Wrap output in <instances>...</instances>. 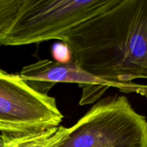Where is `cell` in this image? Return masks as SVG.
<instances>
[{
    "label": "cell",
    "mask_w": 147,
    "mask_h": 147,
    "mask_svg": "<svg viewBox=\"0 0 147 147\" xmlns=\"http://www.w3.org/2000/svg\"><path fill=\"white\" fill-rule=\"evenodd\" d=\"M134 93L140 94L141 96H144L147 98V85L138 84L137 83Z\"/></svg>",
    "instance_id": "9"
},
{
    "label": "cell",
    "mask_w": 147,
    "mask_h": 147,
    "mask_svg": "<svg viewBox=\"0 0 147 147\" xmlns=\"http://www.w3.org/2000/svg\"><path fill=\"white\" fill-rule=\"evenodd\" d=\"M23 0H0V34L12 22Z\"/></svg>",
    "instance_id": "7"
},
{
    "label": "cell",
    "mask_w": 147,
    "mask_h": 147,
    "mask_svg": "<svg viewBox=\"0 0 147 147\" xmlns=\"http://www.w3.org/2000/svg\"><path fill=\"white\" fill-rule=\"evenodd\" d=\"M72 61L116 85L147 79V0L117 3L66 33Z\"/></svg>",
    "instance_id": "1"
},
{
    "label": "cell",
    "mask_w": 147,
    "mask_h": 147,
    "mask_svg": "<svg viewBox=\"0 0 147 147\" xmlns=\"http://www.w3.org/2000/svg\"><path fill=\"white\" fill-rule=\"evenodd\" d=\"M53 56L56 59V62L61 63H67L70 62V57H71L70 50L68 47L63 43L57 44L53 47Z\"/></svg>",
    "instance_id": "8"
},
{
    "label": "cell",
    "mask_w": 147,
    "mask_h": 147,
    "mask_svg": "<svg viewBox=\"0 0 147 147\" xmlns=\"http://www.w3.org/2000/svg\"><path fill=\"white\" fill-rule=\"evenodd\" d=\"M63 115L55 98L30 87L20 75L0 69V133L20 137L57 127Z\"/></svg>",
    "instance_id": "4"
},
{
    "label": "cell",
    "mask_w": 147,
    "mask_h": 147,
    "mask_svg": "<svg viewBox=\"0 0 147 147\" xmlns=\"http://www.w3.org/2000/svg\"><path fill=\"white\" fill-rule=\"evenodd\" d=\"M51 147H147V120L126 96L100 99Z\"/></svg>",
    "instance_id": "3"
},
{
    "label": "cell",
    "mask_w": 147,
    "mask_h": 147,
    "mask_svg": "<svg viewBox=\"0 0 147 147\" xmlns=\"http://www.w3.org/2000/svg\"><path fill=\"white\" fill-rule=\"evenodd\" d=\"M118 0H23L0 34V45L22 46L62 40L72 29L106 11Z\"/></svg>",
    "instance_id": "2"
},
{
    "label": "cell",
    "mask_w": 147,
    "mask_h": 147,
    "mask_svg": "<svg viewBox=\"0 0 147 147\" xmlns=\"http://www.w3.org/2000/svg\"><path fill=\"white\" fill-rule=\"evenodd\" d=\"M20 76L29 86L43 94H48L57 83H76L82 89L80 106L93 103L109 88H116L123 93H134L135 83L116 85L97 78L80 69L71 60L61 63L41 60L22 67Z\"/></svg>",
    "instance_id": "5"
},
{
    "label": "cell",
    "mask_w": 147,
    "mask_h": 147,
    "mask_svg": "<svg viewBox=\"0 0 147 147\" xmlns=\"http://www.w3.org/2000/svg\"><path fill=\"white\" fill-rule=\"evenodd\" d=\"M68 128L63 126L20 137H4V147H51L61 140Z\"/></svg>",
    "instance_id": "6"
},
{
    "label": "cell",
    "mask_w": 147,
    "mask_h": 147,
    "mask_svg": "<svg viewBox=\"0 0 147 147\" xmlns=\"http://www.w3.org/2000/svg\"><path fill=\"white\" fill-rule=\"evenodd\" d=\"M0 147H4V141L2 134L0 133Z\"/></svg>",
    "instance_id": "10"
}]
</instances>
